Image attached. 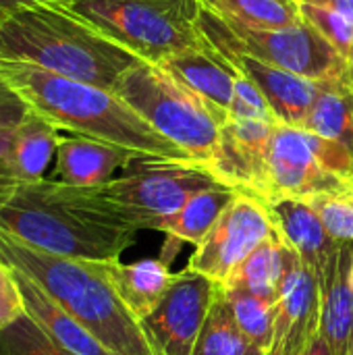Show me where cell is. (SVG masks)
Returning a JSON list of instances; mask_svg holds the SVG:
<instances>
[{"instance_id":"cell-1","label":"cell","mask_w":353,"mask_h":355,"mask_svg":"<svg viewBox=\"0 0 353 355\" xmlns=\"http://www.w3.org/2000/svg\"><path fill=\"white\" fill-rule=\"evenodd\" d=\"M0 229L37 250L87 262L119 260L139 233L110 212L96 187H73L56 179L4 191Z\"/></svg>"},{"instance_id":"cell-2","label":"cell","mask_w":353,"mask_h":355,"mask_svg":"<svg viewBox=\"0 0 353 355\" xmlns=\"http://www.w3.org/2000/svg\"><path fill=\"white\" fill-rule=\"evenodd\" d=\"M0 62L29 64L112 92L119 77L141 62L67 4L33 2L0 19Z\"/></svg>"},{"instance_id":"cell-3","label":"cell","mask_w":353,"mask_h":355,"mask_svg":"<svg viewBox=\"0 0 353 355\" xmlns=\"http://www.w3.org/2000/svg\"><path fill=\"white\" fill-rule=\"evenodd\" d=\"M0 77L31 110L60 131L112 144L146 158L191 160L108 89L15 62H0Z\"/></svg>"},{"instance_id":"cell-4","label":"cell","mask_w":353,"mask_h":355,"mask_svg":"<svg viewBox=\"0 0 353 355\" xmlns=\"http://www.w3.org/2000/svg\"><path fill=\"white\" fill-rule=\"evenodd\" d=\"M0 262L31 279L112 355H152L139 320L125 308L100 262L54 256L2 229Z\"/></svg>"},{"instance_id":"cell-5","label":"cell","mask_w":353,"mask_h":355,"mask_svg":"<svg viewBox=\"0 0 353 355\" xmlns=\"http://www.w3.org/2000/svg\"><path fill=\"white\" fill-rule=\"evenodd\" d=\"M67 6L144 62L208 48L200 0H71Z\"/></svg>"},{"instance_id":"cell-6","label":"cell","mask_w":353,"mask_h":355,"mask_svg":"<svg viewBox=\"0 0 353 355\" xmlns=\"http://www.w3.org/2000/svg\"><path fill=\"white\" fill-rule=\"evenodd\" d=\"M112 94L191 160L202 164L212 160L223 123L198 94L177 81L164 67L137 62L119 77Z\"/></svg>"},{"instance_id":"cell-7","label":"cell","mask_w":353,"mask_h":355,"mask_svg":"<svg viewBox=\"0 0 353 355\" xmlns=\"http://www.w3.org/2000/svg\"><path fill=\"white\" fill-rule=\"evenodd\" d=\"M218 185L225 183L202 162L137 158L121 177L96 189L117 218L137 231H158L189 198Z\"/></svg>"},{"instance_id":"cell-8","label":"cell","mask_w":353,"mask_h":355,"mask_svg":"<svg viewBox=\"0 0 353 355\" xmlns=\"http://www.w3.org/2000/svg\"><path fill=\"white\" fill-rule=\"evenodd\" d=\"M202 33L212 48L235 50L312 81H327L350 71V64L308 21L281 29H252L204 8Z\"/></svg>"},{"instance_id":"cell-9","label":"cell","mask_w":353,"mask_h":355,"mask_svg":"<svg viewBox=\"0 0 353 355\" xmlns=\"http://www.w3.org/2000/svg\"><path fill=\"white\" fill-rule=\"evenodd\" d=\"M218 283L183 268L150 316L139 320L152 355H191L212 308Z\"/></svg>"},{"instance_id":"cell-10","label":"cell","mask_w":353,"mask_h":355,"mask_svg":"<svg viewBox=\"0 0 353 355\" xmlns=\"http://www.w3.org/2000/svg\"><path fill=\"white\" fill-rule=\"evenodd\" d=\"M277 229L266 206L246 193L223 212L210 233L196 245L187 268L223 285L229 275Z\"/></svg>"},{"instance_id":"cell-11","label":"cell","mask_w":353,"mask_h":355,"mask_svg":"<svg viewBox=\"0 0 353 355\" xmlns=\"http://www.w3.org/2000/svg\"><path fill=\"white\" fill-rule=\"evenodd\" d=\"M277 123L268 121H227L221 127L218 148L206 164L214 177L239 193L273 200L268 177V150Z\"/></svg>"},{"instance_id":"cell-12","label":"cell","mask_w":353,"mask_h":355,"mask_svg":"<svg viewBox=\"0 0 353 355\" xmlns=\"http://www.w3.org/2000/svg\"><path fill=\"white\" fill-rule=\"evenodd\" d=\"M322 329V291L314 272L289 252L275 304V337L268 355H304Z\"/></svg>"},{"instance_id":"cell-13","label":"cell","mask_w":353,"mask_h":355,"mask_svg":"<svg viewBox=\"0 0 353 355\" xmlns=\"http://www.w3.org/2000/svg\"><path fill=\"white\" fill-rule=\"evenodd\" d=\"M268 177L273 189L270 202L279 198L306 200L316 193H337L352 185L320 166L302 129L283 123H277L273 133Z\"/></svg>"},{"instance_id":"cell-14","label":"cell","mask_w":353,"mask_h":355,"mask_svg":"<svg viewBox=\"0 0 353 355\" xmlns=\"http://www.w3.org/2000/svg\"><path fill=\"white\" fill-rule=\"evenodd\" d=\"M212 52H216L235 73H239L241 77H246L250 83L258 87V92L264 96L266 104L270 106L277 123L302 129L314 104V98L320 89L318 81L270 67L262 60L239 54L235 50L212 48Z\"/></svg>"},{"instance_id":"cell-15","label":"cell","mask_w":353,"mask_h":355,"mask_svg":"<svg viewBox=\"0 0 353 355\" xmlns=\"http://www.w3.org/2000/svg\"><path fill=\"white\" fill-rule=\"evenodd\" d=\"M266 210L279 237L314 272L322 287L335 264L339 243L329 235L318 214L306 200L298 198H279L266 204Z\"/></svg>"},{"instance_id":"cell-16","label":"cell","mask_w":353,"mask_h":355,"mask_svg":"<svg viewBox=\"0 0 353 355\" xmlns=\"http://www.w3.org/2000/svg\"><path fill=\"white\" fill-rule=\"evenodd\" d=\"M60 129L48 119L29 110L12 129L10 141L0 156V196L21 183L46 179V171L56 158Z\"/></svg>"},{"instance_id":"cell-17","label":"cell","mask_w":353,"mask_h":355,"mask_svg":"<svg viewBox=\"0 0 353 355\" xmlns=\"http://www.w3.org/2000/svg\"><path fill=\"white\" fill-rule=\"evenodd\" d=\"M137 158L146 156L81 135H60L54 179L73 187H102L114 179L117 171H125Z\"/></svg>"},{"instance_id":"cell-18","label":"cell","mask_w":353,"mask_h":355,"mask_svg":"<svg viewBox=\"0 0 353 355\" xmlns=\"http://www.w3.org/2000/svg\"><path fill=\"white\" fill-rule=\"evenodd\" d=\"M177 81L198 94L225 125L229 121V106L233 100L237 73L212 48L187 50L160 62Z\"/></svg>"},{"instance_id":"cell-19","label":"cell","mask_w":353,"mask_h":355,"mask_svg":"<svg viewBox=\"0 0 353 355\" xmlns=\"http://www.w3.org/2000/svg\"><path fill=\"white\" fill-rule=\"evenodd\" d=\"M320 291V333L333 355H347L353 345V243H339L335 264Z\"/></svg>"},{"instance_id":"cell-20","label":"cell","mask_w":353,"mask_h":355,"mask_svg":"<svg viewBox=\"0 0 353 355\" xmlns=\"http://www.w3.org/2000/svg\"><path fill=\"white\" fill-rule=\"evenodd\" d=\"M12 270V268H10ZM25 314L58 345L73 352L75 355H112L92 333H87L69 312H64L48 293H44L31 279L12 270Z\"/></svg>"},{"instance_id":"cell-21","label":"cell","mask_w":353,"mask_h":355,"mask_svg":"<svg viewBox=\"0 0 353 355\" xmlns=\"http://www.w3.org/2000/svg\"><path fill=\"white\" fill-rule=\"evenodd\" d=\"M102 272L110 281L112 289L125 304V308L137 318L144 320L154 312L166 293L173 275L164 260H137L131 264H123L121 260L100 262Z\"/></svg>"},{"instance_id":"cell-22","label":"cell","mask_w":353,"mask_h":355,"mask_svg":"<svg viewBox=\"0 0 353 355\" xmlns=\"http://www.w3.org/2000/svg\"><path fill=\"white\" fill-rule=\"evenodd\" d=\"M289 252L291 250L285 245L279 233L270 235L229 275L223 287L277 304L289 264Z\"/></svg>"},{"instance_id":"cell-23","label":"cell","mask_w":353,"mask_h":355,"mask_svg":"<svg viewBox=\"0 0 353 355\" xmlns=\"http://www.w3.org/2000/svg\"><path fill=\"white\" fill-rule=\"evenodd\" d=\"M318 83L320 89L302 129L341 141L353 150V81L350 71Z\"/></svg>"},{"instance_id":"cell-24","label":"cell","mask_w":353,"mask_h":355,"mask_svg":"<svg viewBox=\"0 0 353 355\" xmlns=\"http://www.w3.org/2000/svg\"><path fill=\"white\" fill-rule=\"evenodd\" d=\"M237 196L239 191L229 185L204 189L193 198H189L175 214L164 218L158 231L181 243L200 245L202 239L210 233V229L216 225L223 212L235 202Z\"/></svg>"},{"instance_id":"cell-25","label":"cell","mask_w":353,"mask_h":355,"mask_svg":"<svg viewBox=\"0 0 353 355\" xmlns=\"http://www.w3.org/2000/svg\"><path fill=\"white\" fill-rule=\"evenodd\" d=\"M229 23L252 29H281L304 21L298 0H200Z\"/></svg>"},{"instance_id":"cell-26","label":"cell","mask_w":353,"mask_h":355,"mask_svg":"<svg viewBox=\"0 0 353 355\" xmlns=\"http://www.w3.org/2000/svg\"><path fill=\"white\" fill-rule=\"evenodd\" d=\"M191 355H268L258 345H254L243 331L237 327L229 304L225 300L223 287L214 295L208 318L202 327V333L196 341Z\"/></svg>"},{"instance_id":"cell-27","label":"cell","mask_w":353,"mask_h":355,"mask_svg":"<svg viewBox=\"0 0 353 355\" xmlns=\"http://www.w3.org/2000/svg\"><path fill=\"white\" fill-rule=\"evenodd\" d=\"M223 293L243 335L254 345H258L262 352L268 354L273 345V337H275V304L260 300L256 295L243 293V291H235V289L223 287Z\"/></svg>"},{"instance_id":"cell-28","label":"cell","mask_w":353,"mask_h":355,"mask_svg":"<svg viewBox=\"0 0 353 355\" xmlns=\"http://www.w3.org/2000/svg\"><path fill=\"white\" fill-rule=\"evenodd\" d=\"M0 355H75L50 339L27 314L0 329Z\"/></svg>"},{"instance_id":"cell-29","label":"cell","mask_w":353,"mask_h":355,"mask_svg":"<svg viewBox=\"0 0 353 355\" xmlns=\"http://www.w3.org/2000/svg\"><path fill=\"white\" fill-rule=\"evenodd\" d=\"M306 202L337 243H353V183L337 193L310 196Z\"/></svg>"},{"instance_id":"cell-30","label":"cell","mask_w":353,"mask_h":355,"mask_svg":"<svg viewBox=\"0 0 353 355\" xmlns=\"http://www.w3.org/2000/svg\"><path fill=\"white\" fill-rule=\"evenodd\" d=\"M300 10L304 21H308L339 52V56L353 67V21L331 8L310 2H300Z\"/></svg>"},{"instance_id":"cell-31","label":"cell","mask_w":353,"mask_h":355,"mask_svg":"<svg viewBox=\"0 0 353 355\" xmlns=\"http://www.w3.org/2000/svg\"><path fill=\"white\" fill-rule=\"evenodd\" d=\"M229 121H268L277 123L270 106L266 104L264 96L258 92L254 83L237 73L233 100L229 106Z\"/></svg>"},{"instance_id":"cell-32","label":"cell","mask_w":353,"mask_h":355,"mask_svg":"<svg viewBox=\"0 0 353 355\" xmlns=\"http://www.w3.org/2000/svg\"><path fill=\"white\" fill-rule=\"evenodd\" d=\"M21 316H25V306L17 279L10 266L0 262V329L10 327Z\"/></svg>"},{"instance_id":"cell-33","label":"cell","mask_w":353,"mask_h":355,"mask_svg":"<svg viewBox=\"0 0 353 355\" xmlns=\"http://www.w3.org/2000/svg\"><path fill=\"white\" fill-rule=\"evenodd\" d=\"M31 108L21 94L0 77V131H12Z\"/></svg>"},{"instance_id":"cell-34","label":"cell","mask_w":353,"mask_h":355,"mask_svg":"<svg viewBox=\"0 0 353 355\" xmlns=\"http://www.w3.org/2000/svg\"><path fill=\"white\" fill-rule=\"evenodd\" d=\"M298 2H310L316 6L331 8V10H335V12H339V15L353 21V0H298Z\"/></svg>"},{"instance_id":"cell-35","label":"cell","mask_w":353,"mask_h":355,"mask_svg":"<svg viewBox=\"0 0 353 355\" xmlns=\"http://www.w3.org/2000/svg\"><path fill=\"white\" fill-rule=\"evenodd\" d=\"M33 2H58V4H69L71 0H0V19H4L6 15H10V12L17 10L19 6L33 4Z\"/></svg>"},{"instance_id":"cell-36","label":"cell","mask_w":353,"mask_h":355,"mask_svg":"<svg viewBox=\"0 0 353 355\" xmlns=\"http://www.w3.org/2000/svg\"><path fill=\"white\" fill-rule=\"evenodd\" d=\"M304 355H333L331 352V347H329V343H327V339L322 337V333L310 343V347L304 352Z\"/></svg>"},{"instance_id":"cell-37","label":"cell","mask_w":353,"mask_h":355,"mask_svg":"<svg viewBox=\"0 0 353 355\" xmlns=\"http://www.w3.org/2000/svg\"><path fill=\"white\" fill-rule=\"evenodd\" d=\"M10 135H12V131H0V156H2V152L6 150V146H8V141H10Z\"/></svg>"},{"instance_id":"cell-38","label":"cell","mask_w":353,"mask_h":355,"mask_svg":"<svg viewBox=\"0 0 353 355\" xmlns=\"http://www.w3.org/2000/svg\"><path fill=\"white\" fill-rule=\"evenodd\" d=\"M350 75H352V81H353V67H350Z\"/></svg>"},{"instance_id":"cell-39","label":"cell","mask_w":353,"mask_h":355,"mask_svg":"<svg viewBox=\"0 0 353 355\" xmlns=\"http://www.w3.org/2000/svg\"><path fill=\"white\" fill-rule=\"evenodd\" d=\"M347 355H353V345H352V349H350V354H347Z\"/></svg>"}]
</instances>
